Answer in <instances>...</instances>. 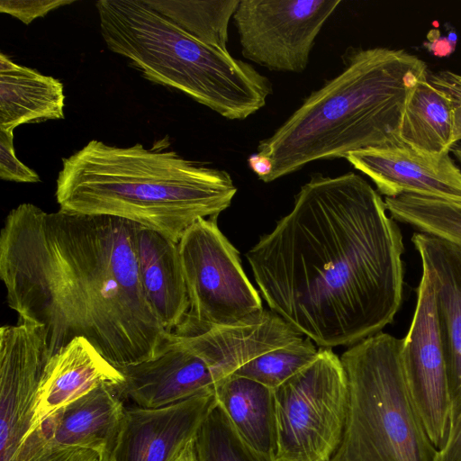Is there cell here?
<instances>
[{"label":"cell","mask_w":461,"mask_h":461,"mask_svg":"<svg viewBox=\"0 0 461 461\" xmlns=\"http://www.w3.org/2000/svg\"><path fill=\"white\" fill-rule=\"evenodd\" d=\"M402 232L361 176H312L292 210L246 254L273 312L320 348L390 324L403 294Z\"/></svg>","instance_id":"cell-1"},{"label":"cell","mask_w":461,"mask_h":461,"mask_svg":"<svg viewBox=\"0 0 461 461\" xmlns=\"http://www.w3.org/2000/svg\"><path fill=\"white\" fill-rule=\"evenodd\" d=\"M139 227L29 203L7 214L0 232L6 302L19 321L41 327L51 356L78 337L117 368L161 351L170 334L140 283Z\"/></svg>","instance_id":"cell-2"},{"label":"cell","mask_w":461,"mask_h":461,"mask_svg":"<svg viewBox=\"0 0 461 461\" xmlns=\"http://www.w3.org/2000/svg\"><path fill=\"white\" fill-rule=\"evenodd\" d=\"M237 193L228 172L165 145L117 147L93 140L62 159L59 210L133 221L175 242L201 219L218 217Z\"/></svg>","instance_id":"cell-3"},{"label":"cell","mask_w":461,"mask_h":461,"mask_svg":"<svg viewBox=\"0 0 461 461\" xmlns=\"http://www.w3.org/2000/svg\"><path fill=\"white\" fill-rule=\"evenodd\" d=\"M428 67L404 50L348 51L342 71L309 95L258 152L273 170L265 183L306 164L370 148L403 146L399 136L406 99Z\"/></svg>","instance_id":"cell-4"},{"label":"cell","mask_w":461,"mask_h":461,"mask_svg":"<svg viewBox=\"0 0 461 461\" xmlns=\"http://www.w3.org/2000/svg\"><path fill=\"white\" fill-rule=\"evenodd\" d=\"M101 34L149 80L181 91L229 120L265 106L270 81L228 50L205 44L145 0L95 3Z\"/></svg>","instance_id":"cell-5"},{"label":"cell","mask_w":461,"mask_h":461,"mask_svg":"<svg viewBox=\"0 0 461 461\" xmlns=\"http://www.w3.org/2000/svg\"><path fill=\"white\" fill-rule=\"evenodd\" d=\"M402 339L379 332L340 357L348 387L341 442L330 461H436L411 397L402 362Z\"/></svg>","instance_id":"cell-6"},{"label":"cell","mask_w":461,"mask_h":461,"mask_svg":"<svg viewBox=\"0 0 461 461\" xmlns=\"http://www.w3.org/2000/svg\"><path fill=\"white\" fill-rule=\"evenodd\" d=\"M264 350L255 323L212 329L196 336L170 334L153 358L118 368L117 386L131 405L155 409L214 393L215 386Z\"/></svg>","instance_id":"cell-7"},{"label":"cell","mask_w":461,"mask_h":461,"mask_svg":"<svg viewBox=\"0 0 461 461\" xmlns=\"http://www.w3.org/2000/svg\"><path fill=\"white\" fill-rule=\"evenodd\" d=\"M217 218L198 220L178 241L189 309L172 334L196 336L214 328L243 324L265 310Z\"/></svg>","instance_id":"cell-8"},{"label":"cell","mask_w":461,"mask_h":461,"mask_svg":"<svg viewBox=\"0 0 461 461\" xmlns=\"http://www.w3.org/2000/svg\"><path fill=\"white\" fill-rule=\"evenodd\" d=\"M276 461H330L344 433L348 387L331 348H320L309 366L274 390Z\"/></svg>","instance_id":"cell-9"},{"label":"cell","mask_w":461,"mask_h":461,"mask_svg":"<svg viewBox=\"0 0 461 461\" xmlns=\"http://www.w3.org/2000/svg\"><path fill=\"white\" fill-rule=\"evenodd\" d=\"M340 0H240L232 16L241 53L267 69L302 73Z\"/></svg>","instance_id":"cell-10"},{"label":"cell","mask_w":461,"mask_h":461,"mask_svg":"<svg viewBox=\"0 0 461 461\" xmlns=\"http://www.w3.org/2000/svg\"><path fill=\"white\" fill-rule=\"evenodd\" d=\"M402 362L414 406L438 450L447 436L452 400L437 322L434 277L423 265L414 314L402 339Z\"/></svg>","instance_id":"cell-11"},{"label":"cell","mask_w":461,"mask_h":461,"mask_svg":"<svg viewBox=\"0 0 461 461\" xmlns=\"http://www.w3.org/2000/svg\"><path fill=\"white\" fill-rule=\"evenodd\" d=\"M40 326L23 321L0 329V461H10L27 437L50 357Z\"/></svg>","instance_id":"cell-12"},{"label":"cell","mask_w":461,"mask_h":461,"mask_svg":"<svg viewBox=\"0 0 461 461\" xmlns=\"http://www.w3.org/2000/svg\"><path fill=\"white\" fill-rule=\"evenodd\" d=\"M216 404L214 393L167 406H126L112 461H176Z\"/></svg>","instance_id":"cell-13"},{"label":"cell","mask_w":461,"mask_h":461,"mask_svg":"<svg viewBox=\"0 0 461 461\" xmlns=\"http://www.w3.org/2000/svg\"><path fill=\"white\" fill-rule=\"evenodd\" d=\"M345 158L385 197L416 194L461 202V170L449 152L430 154L403 145L357 150Z\"/></svg>","instance_id":"cell-14"},{"label":"cell","mask_w":461,"mask_h":461,"mask_svg":"<svg viewBox=\"0 0 461 461\" xmlns=\"http://www.w3.org/2000/svg\"><path fill=\"white\" fill-rule=\"evenodd\" d=\"M435 282L437 322L451 400L461 397V245L423 233L411 239Z\"/></svg>","instance_id":"cell-15"},{"label":"cell","mask_w":461,"mask_h":461,"mask_svg":"<svg viewBox=\"0 0 461 461\" xmlns=\"http://www.w3.org/2000/svg\"><path fill=\"white\" fill-rule=\"evenodd\" d=\"M122 381L121 371L86 339H74L47 362L28 435L58 410L93 389L103 384L119 385Z\"/></svg>","instance_id":"cell-16"},{"label":"cell","mask_w":461,"mask_h":461,"mask_svg":"<svg viewBox=\"0 0 461 461\" xmlns=\"http://www.w3.org/2000/svg\"><path fill=\"white\" fill-rule=\"evenodd\" d=\"M117 386L103 384L93 389L58 410L39 427L57 445L98 456L112 452L125 409Z\"/></svg>","instance_id":"cell-17"},{"label":"cell","mask_w":461,"mask_h":461,"mask_svg":"<svg viewBox=\"0 0 461 461\" xmlns=\"http://www.w3.org/2000/svg\"><path fill=\"white\" fill-rule=\"evenodd\" d=\"M136 254L145 296L162 327L171 334L189 309L178 243L140 226Z\"/></svg>","instance_id":"cell-18"},{"label":"cell","mask_w":461,"mask_h":461,"mask_svg":"<svg viewBox=\"0 0 461 461\" xmlns=\"http://www.w3.org/2000/svg\"><path fill=\"white\" fill-rule=\"evenodd\" d=\"M63 84L0 54V130L65 117Z\"/></svg>","instance_id":"cell-19"},{"label":"cell","mask_w":461,"mask_h":461,"mask_svg":"<svg viewBox=\"0 0 461 461\" xmlns=\"http://www.w3.org/2000/svg\"><path fill=\"white\" fill-rule=\"evenodd\" d=\"M221 406L240 438L267 461H276L277 435L274 390L234 374L214 389Z\"/></svg>","instance_id":"cell-20"},{"label":"cell","mask_w":461,"mask_h":461,"mask_svg":"<svg viewBox=\"0 0 461 461\" xmlns=\"http://www.w3.org/2000/svg\"><path fill=\"white\" fill-rule=\"evenodd\" d=\"M454 102L447 94L420 80L410 92L402 114L401 141L416 150L439 154L453 146Z\"/></svg>","instance_id":"cell-21"},{"label":"cell","mask_w":461,"mask_h":461,"mask_svg":"<svg viewBox=\"0 0 461 461\" xmlns=\"http://www.w3.org/2000/svg\"><path fill=\"white\" fill-rule=\"evenodd\" d=\"M145 2L200 41L228 50V25L240 0Z\"/></svg>","instance_id":"cell-22"},{"label":"cell","mask_w":461,"mask_h":461,"mask_svg":"<svg viewBox=\"0 0 461 461\" xmlns=\"http://www.w3.org/2000/svg\"><path fill=\"white\" fill-rule=\"evenodd\" d=\"M384 203L393 220L461 245V202L402 194L385 197Z\"/></svg>","instance_id":"cell-23"},{"label":"cell","mask_w":461,"mask_h":461,"mask_svg":"<svg viewBox=\"0 0 461 461\" xmlns=\"http://www.w3.org/2000/svg\"><path fill=\"white\" fill-rule=\"evenodd\" d=\"M318 352L311 339L303 338L254 357L233 374L275 390L313 362Z\"/></svg>","instance_id":"cell-24"},{"label":"cell","mask_w":461,"mask_h":461,"mask_svg":"<svg viewBox=\"0 0 461 461\" xmlns=\"http://www.w3.org/2000/svg\"><path fill=\"white\" fill-rule=\"evenodd\" d=\"M194 447L197 461H267L244 443L217 402L197 432Z\"/></svg>","instance_id":"cell-25"},{"label":"cell","mask_w":461,"mask_h":461,"mask_svg":"<svg viewBox=\"0 0 461 461\" xmlns=\"http://www.w3.org/2000/svg\"><path fill=\"white\" fill-rule=\"evenodd\" d=\"M98 456L86 449L57 445L38 427L23 439L10 461H91Z\"/></svg>","instance_id":"cell-26"},{"label":"cell","mask_w":461,"mask_h":461,"mask_svg":"<svg viewBox=\"0 0 461 461\" xmlns=\"http://www.w3.org/2000/svg\"><path fill=\"white\" fill-rule=\"evenodd\" d=\"M0 178L17 183L40 182L39 175L16 157L14 132L3 130H0Z\"/></svg>","instance_id":"cell-27"},{"label":"cell","mask_w":461,"mask_h":461,"mask_svg":"<svg viewBox=\"0 0 461 461\" xmlns=\"http://www.w3.org/2000/svg\"><path fill=\"white\" fill-rule=\"evenodd\" d=\"M74 3L71 0H36L0 2V11L8 14L24 24H30L34 19L43 17L50 11Z\"/></svg>","instance_id":"cell-28"},{"label":"cell","mask_w":461,"mask_h":461,"mask_svg":"<svg viewBox=\"0 0 461 461\" xmlns=\"http://www.w3.org/2000/svg\"><path fill=\"white\" fill-rule=\"evenodd\" d=\"M436 461H461V397L452 401L447 436Z\"/></svg>","instance_id":"cell-29"},{"label":"cell","mask_w":461,"mask_h":461,"mask_svg":"<svg viewBox=\"0 0 461 461\" xmlns=\"http://www.w3.org/2000/svg\"><path fill=\"white\" fill-rule=\"evenodd\" d=\"M429 82L449 95L454 104L461 103V75L451 71H439L428 78Z\"/></svg>","instance_id":"cell-30"},{"label":"cell","mask_w":461,"mask_h":461,"mask_svg":"<svg viewBox=\"0 0 461 461\" xmlns=\"http://www.w3.org/2000/svg\"><path fill=\"white\" fill-rule=\"evenodd\" d=\"M248 165L249 168L263 182L266 181L273 170L272 160L268 157L258 152L254 153L249 157Z\"/></svg>","instance_id":"cell-31"},{"label":"cell","mask_w":461,"mask_h":461,"mask_svg":"<svg viewBox=\"0 0 461 461\" xmlns=\"http://www.w3.org/2000/svg\"><path fill=\"white\" fill-rule=\"evenodd\" d=\"M461 140V103L456 104L453 112V145Z\"/></svg>","instance_id":"cell-32"},{"label":"cell","mask_w":461,"mask_h":461,"mask_svg":"<svg viewBox=\"0 0 461 461\" xmlns=\"http://www.w3.org/2000/svg\"><path fill=\"white\" fill-rule=\"evenodd\" d=\"M176 461H197L194 439L185 447Z\"/></svg>","instance_id":"cell-33"},{"label":"cell","mask_w":461,"mask_h":461,"mask_svg":"<svg viewBox=\"0 0 461 461\" xmlns=\"http://www.w3.org/2000/svg\"><path fill=\"white\" fill-rule=\"evenodd\" d=\"M450 150L453 152L454 156L461 165V144L456 143L453 145Z\"/></svg>","instance_id":"cell-34"},{"label":"cell","mask_w":461,"mask_h":461,"mask_svg":"<svg viewBox=\"0 0 461 461\" xmlns=\"http://www.w3.org/2000/svg\"><path fill=\"white\" fill-rule=\"evenodd\" d=\"M98 461H112L111 452H106L99 456Z\"/></svg>","instance_id":"cell-35"},{"label":"cell","mask_w":461,"mask_h":461,"mask_svg":"<svg viewBox=\"0 0 461 461\" xmlns=\"http://www.w3.org/2000/svg\"><path fill=\"white\" fill-rule=\"evenodd\" d=\"M98 458H99V456H98V457H96V458H94V459H93V460H91V461H98Z\"/></svg>","instance_id":"cell-36"}]
</instances>
